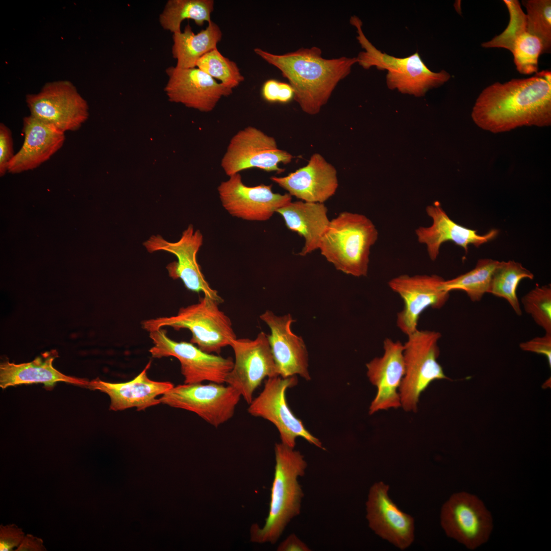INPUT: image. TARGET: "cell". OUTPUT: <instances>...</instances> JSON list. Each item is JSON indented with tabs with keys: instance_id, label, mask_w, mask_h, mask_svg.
Instances as JSON below:
<instances>
[{
	"instance_id": "2",
	"label": "cell",
	"mask_w": 551,
	"mask_h": 551,
	"mask_svg": "<svg viewBox=\"0 0 551 551\" xmlns=\"http://www.w3.org/2000/svg\"><path fill=\"white\" fill-rule=\"evenodd\" d=\"M254 52L279 69L294 90V99L309 115L318 113L330 98L338 83L350 72L356 57L328 59L316 46L301 47L283 55H276L260 48Z\"/></svg>"
},
{
	"instance_id": "27",
	"label": "cell",
	"mask_w": 551,
	"mask_h": 551,
	"mask_svg": "<svg viewBox=\"0 0 551 551\" xmlns=\"http://www.w3.org/2000/svg\"><path fill=\"white\" fill-rule=\"evenodd\" d=\"M277 212L283 217L289 230L304 238V247L298 255L305 256L319 248L321 239L330 222L328 209L323 203L291 202Z\"/></svg>"
},
{
	"instance_id": "14",
	"label": "cell",
	"mask_w": 551,
	"mask_h": 551,
	"mask_svg": "<svg viewBox=\"0 0 551 551\" xmlns=\"http://www.w3.org/2000/svg\"><path fill=\"white\" fill-rule=\"evenodd\" d=\"M203 241V237L200 231H194L193 226L190 224L177 242L167 241L157 235L152 236L143 244L150 253L164 251L176 256L177 261L172 262L166 266L169 277L173 279H181L187 289L197 293L203 292L204 295L221 303L223 299L216 290L210 286L197 262L196 255Z\"/></svg>"
},
{
	"instance_id": "3",
	"label": "cell",
	"mask_w": 551,
	"mask_h": 551,
	"mask_svg": "<svg viewBox=\"0 0 551 551\" xmlns=\"http://www.w3.org/2000/svg\"><path fill=\"white\" fill-rule=\"evenodd\" d=\"M276 465L268 515L264 526L252 525L251 540L254 542L275 543L292 518L300 513L304 493L297 481L307 467L304 457L298 452L281 443L274 447Z\"/></svg>"
},
{
	"instance_id": "5",
	"label": "cell",
	"mask_w": 551,
	"mask_h": 551,
	"mask_svg": "<svg viewBox=\"0 0 551 551\" xmlns=\"http://www.w3.org/2000/svg\"><path fill=\"white\" fill-rule=\"evenodd\" d=\"M219 304L204 295L198 303L181 308L176 315L144 320L142 327L149 332L164 327L188 329L192 334L191 343L206 353L219 354L237 338L231 319L220 310Z\"/></svg>"
},
{
	"instance_id": "34",
	"label": "cell",
	"mask_w": 551,
	"mask_h": 551,
	"mask_svg": "<svg viewBox=\"0 0 551 551\" xmlns=\"http://www.w3.org/2000/svg\"><path fill=\"white\" fill-rule=\"evenodd\" d=\"M522 3L527 10V28L531 34L538 38L542 45V54L551 49V1L527 0Z\"/></svg>"
},
{
	"instance_id": "41",
	"label": "cell",
	"mask_w": 551,
	"mask_h": 551,
	"mask_svg": "<svg viewBox=\"0 0 551 551\" xmlns=\"http://www.w3.org/2000/svg\"><path fill=\"white\" fill-rule=\"evenodd\" d=\"M16 550L18 551H42L46 550L43 545V541L32 535L28 534Z\"/></svg>"
},
{
	"instance_id": "32",
	"label": "cell",
	"mask_w": 551,
	"mask_h": 551,
	"mask_svg": "<svg viewBox=\"0 0 551 551\" xmlns=\"http://www.w3.org/2000/svg\"><path fill=\"white\" fill-rule=\"evenodd\" d=\"M499 261L490 259L479 260L469 271L443 282L444 290L464 291L473 302L481 300L488 293L493 273Z\"/></svg>"
},
{
	"instance_id": "12",
	"label": "cell",
	"mask_w": 551,
	"mask_h": 551,
	"mask_svg": "<svg viewBox=\"0 0 551 551\" xmlns=\"http://www.w3.org/2000/svg\"><path fill=\"white\" fill-rule=\"evenodd\" d=\"M230 346L233 349L235 360L225 383L237 390L249 405L265 378L280 376L267 335L261 332L254 339L236 338Z\"/></svg>"
},
{
	"instance_id": "4",
	"label": "cell",
	"mask_w": 551,
	"mask_h": 551,
	"mask_svg": "<svg viewBox=\"0 0 551 551\" xmlns=\"http://www.w3.org/2000/svg\"><path fill=\"white\" fill-rule=\"evenodd\" d=\"M378 231L365 215L344 211L330 220L319 249L326 260L347 274L366 277L371 247Z\"/></svg>"
},
{
	"instance_id": "1",
	"label": "cell",
	"mask_w": 551,
	"mask_h": 551,
	"mask_svg": "<svg viewBox=\"0 0 551 551\" xmlns=\"http://www.w3.org/2000/svg\"><path fill=\"white\" fill-rule=\"evenodd\" d=\"M471 116L478 127L493 133L550 126V71L488 86L477 97Z\"/></svg>"
},
{
	"instance_id": "26",
	"label": "cell",
	"mask_w": 551,
	"mask_h": 551,
	"mask_svg": "<svg viewBox=\"0 0 551 551\" xmlns=\"http://www.w3.org/2000/svg\"><path fill=\"white\" fill-rule=\"evenodd\" d=\"M58 357L54 350L46 352L32 361L21 364L5 361L0 365V387L43 383L46 388L52 389L58 382H64L86 387L88 381L66 375L55 368L54 359Z\"/></svg>"
},
{
	"instance_id": "17",
	"label": "cell",
	"mask_w": 551,
	"mask_h": 551,
	"mask_svg": "<svg viewBox=\"0 0 551 551\" xmlns=\"http://www.w3.org/2000/svg\"><path fill=\"white\" fill-rule=\"evenodd\" d=\"M389 488L382 481L371 486L366 503V517L369 528L375 534L404 550L414 540V519L402 511L390 498Z\"/></svg>"
},
{
	"instance_id": "9",
	"label": "cell",
	"mask_w": 551,
	"mask_h": 551,
	"mask_svg": "<svg viewBox=\"0 0 551 551\" xmlns=\"http://www.w3.org/2000/svg\"><path fill=\"white\" fill-rule=\"evenodd\" d=\"M292 158L290 153L278 147L273 137L248 126L232 137L221 166L229 177L251 168L280 173L284 169L280 168L279 164L289 163Z\"/></svg>"
},
{
	"instance_id": "29",
	"label": "cell",
	"mask_w": 551,
	"mask_h": 551,
	"mask_svg": "<svg viewBox=\"0 0 551 551\" xmlns=\"http://www.w3.org/2000/svg\"><path fill=\"white\" fill-rule=\"evenodd\" d=\"M219 27L213 21L205 29L194 33L189 24L183 32L173 34L172 55L177 60V67L181 68L196 67L198 60L204 55L217 47L222 38Z\"/></svg>"
},
{
	"instance_id": "24",
	"label": "cell",
	"mask_w": 551,
	"mask_h": 551,
	"mask_svg": "<svg viewBox=\"0 0 551 551\" xmlns=\"http://www.w3.org/2000/svg\"><path fill=\"white\" fill-rule=\"evenodd\" d=\"M426 212L432 223L429 227H420L415 230L418 241L426 246L428 256L432 261L436 260L441 245L452 241L468 253V246L478 247L494 239L498 231L492 229L481 235L476 230L461 226L454 222L441 208L438 202L426 208Z\"/></svg>"
},
{
	"instance_id": "30",
	"label": "cell",
	"mask_w": 551,
	"mask_h": 551,
	"mask_svg": "<svg viewBox=\"0 0 551 551\" xmlns=\"http://www.w3.org/2000/svg\"><path fill=\"white\" fill-rule=\"evenodd\" d=\"M213 0H168L159 15L161 27L173 33L180 32L185 19H192L198 26L210 22L214 10Z\"/></svg>"
},
{
	"instance_id": "35",
	"label": "cell",
	"mask_w": 551,
	"mask_h": 551,
	"mask_svg": "<svg viewBox=\"0 0 551 551\" xmlns=\"http://www.w3.org/2000/svg\"><path fill=\"white\" fill-rule=\"evenodd\" d=\"M525 312L545 333H551V286L536 285L521 299Z\"/></svg>"
},
{
	"instance_id": "10",
	"label": "cell",
	"mask_w": 551,
	"mask_h": 551,
	"mask_svg": "<svg viewBox=\"0 0 551 551\" xmlns=\"http://www.w3.org/2000/svg\"><path fill=\"white\" fill-rule=\"evenodd\" d=\"M30 115L64 132L79 130L89 117L86 100L68 81L45 84L39 92L26 96Z\"/></svg>"
},
{
	"instance_id": "11",
	"label": "cell",
	"mask_w": 551,
	"mask_h": 551,
	"mask_svg": "<svg viewBox=\"0 0 551 551\" xmlns=\"http://www.w3.org/2000/svg\"><path fill=\"white\" fill-rule=\"evenodd\" d=\"M297 383L296 375L287 378H268L259 395L249 404L247 411L252 416L263 418L273 424L278 429L281 442L294 448L297 437L324 449L321 442L305 428L300 420L294 415L287 403L286 392Z\"/></svg>"
},
{
	"instance_id": "38",
	"label": "cell",
	"mask_w": 551,
	"mask_h": 551,
	"mask_svg": "<svg viewBox=\"0 0 551 551\" xmlns=\"http://www.w3.org/2000/svg\"><path fill=\"white\" fill-rule=\"evenodd\" d=\"M520 348L524 351L544 355L546 357L549 367H551V333H545L543 336L536 337L521 342Z\"/></svg>"
},
{
	"instance_id": "15",
	"label": "cell",
	"mask_w": 551,
	"mask_h": 551,
	"mask_svg": "<svg viewBox=\"0 0 551 551\" xmlns=\"http://www.w3.org/2000/svg\"><path fill=\"white\" fill-rule=\"evenodd\" d=\"M444 280L436 274H402L392 278L388 285L404 301V308L397 314L398 328L407 336L416 331L420 315L428 308H442L449 292L443 288Z\"/></svg>"
},
{
	"instance_id": "18",
	"label": "cell",
	"mask_w": 551,
	"mask_h": 551,
	"mask_svg": "<svg viewBox=\"0 0 551 551\" xmlns=\"http://www.w3.org/2000/svg\"><path fill=\"white\" fill-rule=\"evenodd\" d=\"M166 73L168 81L164 90L169 101L201 112L212 111L222 97L233 92L197 67L169 66Z\"/></svg>"
},
{
	"instance_id": "37",
	"label": "cell",
	"mask_w": 551,
	"mask_h": 551,
	"mask_svg": "<svg viewBox=\"0 0 551 551\" xmlns=\"http://www.w3.org/2000/svg\"><path fill=\"white\" fill-rule=\"evenodd\" d=\"M13 139L10 129L3 123L0 124V175H4L9 164L13 157Z\"/></svg>"
},
{
	"instance_id": "7",
	"label": "cell",
	"mask_w": 551,
	"mask_h": 551,
	"mask_svg": "<svg viewBox=\"0 0 551 551\" xmlns=\"http://www.w3.org/2000/svg\"><path fill=\"white\" fill-rule=\"evenodd\" d=\"M241 397L230 385L210 382L173 386L159 399L163 404L194 412L218 427L232 418Z\"/></svg>"
},
{
	"instance_id": "28",
	"label": "cell",
	"mask_w": 551,
	"mask_h": 551,
	"mask_svg": "<svg viewBox=\"0 0 551 551\" xmlns=\"http://www.w3.org/2000/svg\"><path fill=\"white\" fill-rule=\"evenodd\" d=\"M450 78V74L445 70L438 72L430 70L416 52L400 58L395 68L387 71L386 83L390 89L421 96L429 89L443 85Z\"/></svg>"
},
{
	"instance_id": "8",
	"label": "cell",
	"mask_w": 551,
	"mask_h": 551,
	"mask_svg": "<svg viewBox=\"0 0 551 551\" xmlns=\"http://www.w3.org/2000/svg\"><path fill=\"white\" fill-rule=\"evenodd\" d=\"M153 346L149 349L154 358L174 357L180 362L185 384L209 381L224 384L234 361L230 358L206 353L196 345L169 338L162 328L149 332Z\"/></svg>"
},
{
	"instance_id": "39",
	"label": "cell",
	"mask_w": 551,
	"mask_h": 551,
	"mask_svg": "<svg viewBox=\"0 0 551 551\" xmlns=\"http://www.w3.org/2000/svg\"><path fill=\"white\" fill-rule=\"evenodd\" d=\"M24 537L22 530L15 524L1 525L0 550H12L20 544Z\"/></svg>"
},
{
	"instance_id": "33",
	"label": "cell",
	"mask_w": 551,
	"mask_h": 551,
	"mask_svg": "<svg viewBox=\"0 0 551 551\" xmlns=\"http://www.w3.org/2000/svg\"><path fill=\"white\" fill-rule=\"evenodd\" d=\"M196 67L232 89L244 80L237 64L222 55L217 47L202 57Z\"/></svg>"
},
{
	"instance_id": "23",
	"label": "cell",
	"mask_w": 551,
	"mask_h": 551,
	"mask_svg": "<svg viewBox=\"0 0 551 551\" xmlns=\"http://www.w3.org/2000/svg\"><path fill=\"white\" fill-rule=\"evenodd\" d=\"M24 140L10 161L8 172L34 169L49 160L63 146L65 132L31 115L23 119Z\"/></svg>"
},
{
	"instance_id": "31",
	"label": "cell",
	"mask_w": 551,
	"mask_h": 551,
	"mask_svg": "<svg viewBox=\"0 0 551 551\" xmlns=\"http://www.w3.org/2000/svg\"><path fill=\"white\" fill-rule=\"evenodd\" d=\"M534 274L520 263L514 261H501L495 269L488 293L506 299L516 315L522 311L517 295V289L523 279L533 280Z\"/></svg>"
},
{
	"instance_id": "6",
	"label": "cell",
	"mask_w": 551,
	"mask_h": 551,
	"mask_svg": "<svg viewBox=\"0 0 551 551\" xmlns=\"http://www.w3.org/2000/svg\"><path fill=\"white\" fill-rule=\"evenodd\" d=\"M404 344L405 373L399 389L401 407L416 412L420 394L435 380H450L437 362L440 350L437 331L419 330L407 336Z\"/></svg>"
},
{
	"instance_id": "16",
	"label": "cell",
	"mask_w": 551,
	"mask_h": 551,
	"mask_svg": "<svg viewBox=\"0 0 551 551\" xmlns=\"http://www.w3.org/2000/svg\"><path fill=\"white\" fill-rule=\"evenodd\" d=\"M218 191L222 206L231 215L247 220H267L292 198L289 193H274L271 185L247 186L239 173L221 182Z\"/></svg>"
},
{
	"instance_id": "13",
	"label": "cell",
	"mask_w": 551,
	"mask_h": 551,
	"mask_svg": "<svg viewBox=\"0 0 551 551\" xmlns=\"http://www.w3.org/2000/svg\"><path fill=\"white\" fill-rule=\"evenodd\" d=\"M440 523L446 535L474 549L486 542L493 528L490 512L477 496L454 493L443 504Z\"/></svg>"
},
{
	"instance_id": "22",
	"label": "cell",
	"mask_w": 551,
	"mask_h": 551,
	"mask_svg": "<svg viewBox=\"0 0 551 551\" xmlns=\"http://www.w3.org/2000/svg\"><path fill=\"white\" fill-rule=\"evenodd\" d=\"M270 179L302 201L323 203L338 187L336 168L320 154H313L308 164L285 177Z\"/></svg>"
},
{
	"instance_id": "40",
	"label": "cell",
	"mask_w": 551,
	"mask_h": 551,
	"mask_svg": "<svg viewBox=\"0 0 551 551\" xmlns=\"http://www.w3.org/2000/svg\"><path fill=\"white\" fill-rule=\"evenodd\" d=\"M279 551H310L308 546L294 534L290 535L278 546Z\"/></svg>"
},
{
	"instance_id": "21",
	"label": "cell",
	"mask_w": 551,
	"mask_h": 551,
	"mask_svg": "<svg viewBox=\"0 0 551 551\" xmlns=\"http://www.w3.org/2000/svg\"><path fill=\"white\" fill-rule=\"evenodd\" d=\"M509 12L510 20L506 29L491 40L483 42L485 48L501 47L510 51L513 55L517 70L521 74L536 73L538 69V58L542 54L540 39L529 33L526 14L517 0H504Z\"/></svg>"
},
{
	"instance_id": "25",
	"label": "cell",
	"mask_w": 551,
	"mask_h": 551,
	"mask_svg": "<svg viewBox=\"0 0 551 551\" xmlns=\"http://www.w3.org/2000/svg\"><path fill=\"white\" fill-rule=\"evenodd\" d=\"M151 365L149 361L138 375L128 382L113 383L96 378L88 381L86 388L107 394L111 399L110 410L121 411L134 407L138 411L144 410L160 404L157 397L174 386L170 382L150 379L147 371Z\"/></svg>"
},
{
	"instance_id": "19",
	"label": "cell",
	"mask_w": 551,
	"mask_h": 551,
	"mask_svg": "<svg viewBox=\"0 0 551 551\" xmlns=\"http://www.w3.org/2000/svg\"><path fill=\"white\" fill-rule=\"evenodd\" d=\"M260 318L270 330L267 337L279 375L285 378L298 374L310 380L306 346L303 339L291 330L295 321L291 315L277 316L267 310Z\"/></svg>"
},
{
	"instance_id": "36",
	"label": "cell",
	"mask_w": 551,
	"mask_h": 551,
	"mask_svg": "<svg viewBox=\"0 0 551 551\" xmlns=\"http://www.w3.org/2000/svg\"><path fill=\"white\" fill-rule=\"evenodd\" d=\"M262 94L267 102L286 103L293 98L294 90L289 84L270 79L264 83Z\"/></svg>"
},
{
	"instance_id": "20",
	"label": "cell",
	"mask_w": 551,
	"mask_h": 551,
	"mask_svg": "<svg viewBox=\"0 0 551 551\" xmlns=\"http://www.w3.org/2000/svg\"><path fill=\"white\" fill-rule=\"evenodd\" d=\"M384 354L366 364L367 375L377 388V394L369 407V413L401 407L399 389L405 373L404 344L386 338Z\"/></svg>"
}]
</instances>
